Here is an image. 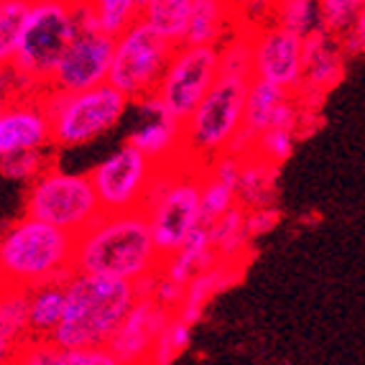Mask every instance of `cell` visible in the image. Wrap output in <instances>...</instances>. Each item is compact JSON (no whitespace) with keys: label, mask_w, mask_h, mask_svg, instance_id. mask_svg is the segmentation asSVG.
I'll list each match as a JSON object with an SVG mask.
<instances>
[{"label":"cell","mask_w":365,"mask_h":365,"mask_svg":"<svg viewBox=\"0 0 365 365\" xmlns=\"http://www.w3.org/2000/svg\"><path fill=\"white\" fill-rule=\"evenodd\" d=\"M164 256L143 210L103 212L74 240V271L125 279L146 287L161 274Z\"/></svg>","instance_id":"6da1fadb"},{"label":"cell","mask_w":365,"mask_h":365,"mask_svg":"<svg viewBox=\"0 0 365 365\" xmlns=\"http://www.w3.org/2000/svg\"><path fill=\"white\" fill-rule=\"evenodd\" d=\"M77 235L34 215H19L0 227V281L36 289L74 274Z\"/></svg>","instance_id":"7a4b0ae2"},{"label":"cell","mask_w":365,"mask_h":365,"mask_svg":"<svg viewBox=\"0 0 365 365\" xmlns=\"http://www.w3.org/2000/svg\"><path fill=\"white\" fill-rule=\"evenodd\" d=\"M67 307L54 342L61 347L108 345L120 322L143 294L140 284L74 271L67 281Z\"/></svg>","instance_id":"3957f363"},{"label":"cell","mask_w":365,"mask_h":365,"mask_svg":"<svg viewBox=\"0 0 365 365\" xmlns=\"http://www.w3.org/2000/svg\"><path fill=\"white\" fill-rule=\"evenodd\" d=\"M79 29L82 0H31L24 36L11 61L21 90H46L51 72Z\"/></svg>","instance_id":"277c9868"},{"label":"cell","mask_w":365,"mask_h":365,"mask_svg":"<svg viewBox=\"0 0 365 365\" xmlns=\"http://www.w3.org/2000/svg\"><path fill=\"white\" fill-rule=\"evenodd\" d=\"M202 177L205 164H197L187 156L158 166L151 192L140 210L151 222L153 237L164 258L182 248L184 240L205 222Z\"/></svg>","instance_id":"5b68a950"},{"label":"cell","mask_w":365,"mask_h":365,"mask_svg":"<svg viewBox=\"0 0 365 365\" xmlns=\"http://www.w3.org/2000/svg\"><path fill=\"white\" fill-rule=\"evenodd\" d=\"M51 123V146L59 151L90 146L103 135L113 133L130 113L133 100L115 85H98L87 90H41Z\"/></svg>","instance_id":"8992f818"},{"label":"cell","mask_w":365,"mask_h":365,"mask_svg":"<svg viewBox=\"0 0 365 365\" xmlns=\"http://www.w3.org/2000/svg\"><path fill=\"white\" fill-rule=\"evenodd\" d=\"M253 77L220 72L215 85L202 98L184 125V156L197 164H212L215 158L235 151L243 133L245 100Z\"/></svg>","instance_id":"52a82bcc"},{"label":"cell","mask_w":365,"mask_h":365,"mask_svg":"<svg viewBox=\"0 0 365 365\" xmlns=\"http://www.w3.org/2000/svg\"><path fill=\"white\" fill-rule=\"evenodd\" d=\"M24 212L79 235L105 212L90 174L46 164L26 182Z\"/></svg>","instance_id":"ba28073f"},{"label":"cell","mask_w":365,"mask_h":365,"mask_svg":"<svg viewBox=\"0 0 365 365\" xmlns=\"http://www.w3.org/2000/svg\"><path fill=\"white\" fill-rule=\"evenodd\" d=\"M177 43L161 36L140 19L118 34L110 67V85H115L130 100L153 95Z\"/></svg>","instance_id":"9c48e42d"},{"label":"cell","mask_w":365,"mask_h":365,"mask_svg":"<svg viewBox=\"0 0 365 365\" xmlns=\"http://www.w3.org/2000/svg\"><path fill=\"white\" fill-rule=\"evenodd\" d=\"M220 77V46L210 43H177L171 51L161 82L156 87L158 103L177 120H187L202 98Z\"/></svg>","instance_id":"30bf717a"},{"label":"cell","mask_w":365,"mask_h":365,"mask_svg":"<svg viewBox=\"0 0 365 365\" xmlns=\"http://www.w3.org/2000/svg\"><path fill=\"white\" fill-rule=\"evenodd\" d=\"M158 166L161 164L153 161L148 153L125 140L115 151L100 158L87 174L95 184L105 212H123V210L143 207Z\"/></svg>","instance_id":"8fae6325"},{"label":"cell","mask_w":365,"mask_h":365,"mask_svg":"<svg viewBox=\"0 0 365 365\" xmlns=\"http://www.w3.org/2000/svg\"><path fill=\"white\" fill-rule=\"evenodd\" d=\"M113 49L115 36L100 31L82 13V29L61 54L59 64L54 67L49 79V90H87L110 82V67H113Z\"/></svg>","instance_id":"7c38bea8"},{"label":"cell","mask_w":365,"mask_h":365,"mask_svg":"<svg viewBox=\"0 0 365 365\" xmlns=\"http://www.w3.org/2000/svg\"><path fill=\"white\" fill-rule=\"evenodd\" d=\"M253 77L299 92L304 79V36L279 24L258 26L250 34Z\"/></svg>","instance_id":"4fadbf2b"},{"label":"cell","mask_w":365,"mask_h":365,"mask_svg":"<svg viewBox=\"0 0 365 365\" xmlns=\"http://www.w3.org/2000/svg\"><path fill=\"white\" fill-rule=\"evenodd\" d=\"M51 123L41 92H16L0 105V161L26 151H49Z\"/></svg>","instance_id":"5bb4252c"},{"label":"cell","mask_w":365,"mask_h":365,"mask_svg":"<svg viewBox=\"0 0 365 365\" xmlns=\"http://www.w3.org/2000/svg\"><path fill=\"white\" fill-rule=\"evenodd\" d=\"M302 110H304V105H302L297 92L274 85V82H266V79L253 77L248 90V100H245L243 133L237 138L235 153H248L258 135L263 130L274 128V125L299 128L302 118H304Z\"/></svg>","instance_id":"9a60e30c"},{"label":"cell","mask_w":365,"mask_h":365,"mask_svg":"<svg viewBox=\"0 0 365 365\" xmlns=\"http://www.w3.org/2000/svg\"><path fill=\"white\" fill-rule=\"evenodd\" d=\"M171 314H174L171 307H166L164 302H158L151 292L143 289V294L135 299V304L130 307V312L120 322L113 340L108 342L113 355L118 358V365L148 363V358L153 353V345H156L164 324L171 319Z\"/></svg>","instance_id":"2e32d148"},{"label":"cell","mask_w":365,"mask_h":365,"mask_svg":"<svg viewBox=\"0 0 365 365\" xmlns=\"http://www.w3.org/2000/svg\"><path fill=\"white\" fill-rule=\"evenodd\" d=\"M130 110L135 113V120L128 133V140L133 146H138L158 164H169V161H177L184 156L182 120L166 113L164 105L158 103L156 92L133 100Z\"/></svg>","instance_id":"e0dca14e"},{"label":"cell","mask_w":365,"mask_h":365,"mask_svg":"<svg viewBox=\"0 0 365 365\" xmlns=\"http://www.w3.org/2000/svg\"><path fill=\"white\" fill-rule=\"evenodd\" d=\"M345 69V49L337 36L327 31H314L304 38V79L299 87L302 103H319L342 79Z\"/></svg>","instance_id":"ac0fdd59"},{"label":"cell","mask_w":365,"mask_h":365,"mask_svg":"<svg viewBox=\"0 0 365 365\" xmlns=\"http://www.w3.org/2000/svg\"><path fill=\"white\" fill-rule=\"evenodd\" d=\"M217 261L220 258H217V250H215V245H212L210 225L207 222H202V225L184 240L182 248L174 250L171 256L164 258L161 276H166V279L179 284V287H187L197 274L207 271V268L215 266Z\"/></svg>","instance_id":"d6986e66"},{"label":"cell","mask_w":365,"mask_h":365,"mask_svg":"<svg viewBox=\"0 0 365 365\" xmlns=\"http://www.w3.org/2000/svg\"><path fill=\"white\" fill-rule=\"evenodd\" d=\"M240 268L243 263H227V261H217L215 266H210L207 271L197 274L195 279L189 281L182 292V302L177 307V314L182 319H187L189 324H195L200 319L202 309L207 307V302L215 297L217 292H222L225 287H230L232 281L240 276Z\"/></svg>","instance_id":"ffe728a7"},{"label":"cell","mask_w":365,"mask_h":365,"mask_svg":"<svg viewBox=\"0 0 365 365\" xmlns=\"http://www.w3.org/2000/svg\"><path fill=\"white\" fill-rule=\"evenodd\" d=\"M237 8H240L237 0H195L184 41L220 46L230 36V26Z\"/></svg>","instance_id":"44dd1931"},{"label":"cell","mask_w":365,"mask_h":365,"mask_svg":"<svg viewBox=\"0 0 365 365\" xmlns=\"http://www.w3.org/2000/svg\"><path fill=\"white\" fill-rule=\"evenodd\" d=\"M67 307L64 281H51L36 289H29V332L31 337H51L59 329Z\"/></svg>","instance_id":"7402d4cb"},{"label":"cell","mask_w":365,"mask_h":365,"mask_svg":"<svg viewBox=\"0 0 365 365\" xmlns=\"http://www.w3.org/2000/svg\"><path fill=\"white\" fill-rule=\"evenodd\" d=\"M276 169L253 153H243V169L237 182V202L245 210L274 207L276 197Z\"/></svg>","instance_id":"603a6c76"},{"label":"cell","mask_w":365,"mask_h":365,"mask_svg":"<svg viewBox=\"0 0 365 365\" xmlns=\"http://www.w3.org/2000/svg\"><path fill=\"white\" fill-rule=\"evenodd\" d=\"M210 235H212V245L217 250L220 261L227 263H243V256L248 253L253 232L248 227V212L245 207H232L227 215L220 220L210 222Z\"/></svg>","instance_id":"cb8c5ba5"},{"label":"cell","mask_w":365,"mask_h":365,"mask_svg":"<svg viewBox=\"0 0 365 365\" xmlns=\"http://www.w3.org/2000/svg\"><path fill=\"white\" fill-rule=\"evenodd\" d=\"M192 8H195V0H143L140 19L169 41L182 43L187 36Z\"/></svg>","instance_id":"d4e9b609"},{"label":"cell","mask_w":365,"mask_h":365,"mask_svg":"<svg viewBox=\"0 0 365 365\" xmlns=\"http://www.w3.org/2000/svg\"><path fill=\"white\" fill-rule=\"evenodd\" d=\"M143 0H82V13L100 31L118 36L123 31L140 21Z\"/></svg>","instance_id":"484cf974"},{"label":"cell","mask_w":365,"mask_h":365,"mask_svg":"<svg viewBox=\"0 0 365 365\" xmlns=\"http://www.w3.org/2000/svg\"><path fill=\"white\" fill-rule=\"evenodd\" d=\"M0 329L24 345L29 332V289L11 287L0 281Z\"/></svg>","instance_id":"4316f807"},{"label":"cell","mask_w":365,"mask_h":365,"mask_svg":"<svg viewBox=\"0 0 365 365\" xmlns=\"http://www.w3.org/2000/svg\"><path fill=\"white\" fill-rule=\"evenodd\" d=\"M274 24L294 31L299 36H312L322 29L319 24V0H274L271 6Z\"/></svg>","instance_id":"83f0119b"},{"label":"cell","mask_w":365,"mask_h":365,"mask_svg":"<svg viewBox=\"0 0 365 365\" xmlns=\"http://www.w3.org/2000/svg\"><path fill=\"white\" fill-rule=\"evenodd\" d=\"M31 0H0V61L11 64L19 51Z\"/></svg>","instance_id":"f1b7e54d"},{"label":"cell","mask_w":365,"mask_h":365,"mask_svg":"<svg viewBox=\"0 0 365 365\" xmlns=\"http://www.w3.org/2000/svg\"><path fill=\"white\" fill-rule=\"evenodd\" d=\"M299 138V128H292V125H274V128L263 130L256 138L253 148L248 153L263 158L268 164L281 166L289 156L294 153V146H297Z\"/></svg>","instance_id":"f546056e"},{"label":"cell","mask_w":365,"mask_h":365,"mask_svg":"<svg viewBox=\"0 0 365 365\" xmlns=\"http://www.w3.org/2000/svg\"><path fill=\"white\" fill-rule=\"evenodd\" d=\"M189 329H192V324L174 312L169 322L164 324V329H161L148 363H171V360H177L189 345V335H192Z\"/></svg>","instance_id":"4dcf8cb0"},{"label":"cell","mask_w":365,"mask_h":365,"mask_svg":"<svg viewBox=\"0 0 365 365\" xmlns=\"http://www.w3.org/2000/svg\"><path fill=\"white\" fill-rule=\"evenodd\" d=\"M365 0H319V24L322 31L342 38L363 11Z\"/></svg>","instance_id":"1f68e13d"},{"label":"cell","mask_w":365,"mask_h":365,"mask_svg":"<svg viewBox=\"0 0 365 365\" xmlns=\"http://www.w3.org/2000/svg\"><path fill=\"white\" fill-rule=\"evenodd\" d=\"M49 164V151H26L0 161V177L13 182H31L43 166Z\"/></svg>","instance_id":"d6a6232c"},{"label":"cell","mask_w":365,"mask_h":365,"mask_svg":"<svg viewBox=\"0 0 365 365\" xmlns=\"http://www.w3.org/2000/svg\"><path fill=\"white\" fill-rule=\"evenodd\" d=\"M59 353H61V345L51 340V337H29V340L19 347L16 363L59 365Z\"/></svg>","instance_id":"836d02e7"},{"label":"cell","mask_w":365,"mask_h":365,"mask_svg":"<svg viewBox=\"0 0 365 365\" xmlns=\"http://www.w3.org/2000/svg\"><path fill=\"white\" fill-rule=\"evenodd\" d=\"M59 365H118L110 345H82V347H61Z\"/></svg>","instance_id":"e575fe53"},{"label":"cell","mask_w":365,"mask_h":365,"mask_svg":"<svg viewBox=\"0 0 365 365\" xmlns=\"http://www.w3.org/2000/svg\"><path fill=\"white\" fill-rule=\"evenodd\" d=\"M342 49H345V54H365V6L363 11L358 13V19H355V24L350 26V31H347L345 36L340 38Z\"/></svg>","instance_id":"d590c367"},{"label":"cell","mask_w":365,"mask_h":365,"mask_svg":"<svg viewBox=\"0 0 365 365\" xmlns=\"http://www.w3.org/2000/svg\"><path fill=\"white\" fill-rule=\"evenodd\" d=\"M248 212V227L253 232V237L268 232L271 227L279 222V212L274 207H258V210H245Z\"/></svg>","instance_id":"8d00e7d4"},{"label":"cell","mask_w":365,"mask_h":365,"mask_svg":"<svg viewBox=\"0 0 365 365\" xmlns=\"http://www.w3.org/2000/svg\"><path fill=\"white\" fill-rule=\"evenodd\" d=\"M16 92H21L19 79H16V74H13L11 64L0 61V100H8L11 95H16Z\"/></svg>","instance_id":"74e56055"},{"label":"cell","mask_w":365,"mask_h":365,"mask_svg":"<svg viewBox=\"0 0 365 365\" xmlns=\"http://www.w3.org/2000/svg\"><path fill=\"white\" fill-rule=\"evenodd\" d=\"M19 342L13 340L8 332H3L0 329V365L6 363H16V355H19Z\"/></svg>","instance_id":"f35d334b"},{"label":"cell","mask_w":365,"mask_h":365,"mask_svg":"<svg viewBox=\"0 0 365 365\" xmlns=\"http://www.w3.org/2000/svg\"><path fill=\"white\" fill-rule=\"evenodd\" d=\"M240 3V8H250V11H256V16H266V13H271V6H274V0H237Z\"/></svg>","instance_id":"ab89813d"}]
</instances>
